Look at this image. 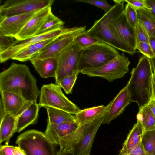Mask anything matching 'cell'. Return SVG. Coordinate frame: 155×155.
I'll list each match as a JSON object with an SVG mask.
<instances>
[{"instance_id":"1","label":"cell","mask_w":155,"mask_h":155,"mask_svg":"<svg viewBox=\"0 0 155 155\" xmlns=\"http://www.w3.org/2000/svg\"><path fill=\"white\" fill-rule=\"evenodd\" d=\"M0 90L12 93L35 103L40 93L36 80L28 67L15 63L0 73Z\"/></svg>"},{"instance_id":"2","label":"cell","mask_w":155,"mask_h":155,"mask_svg":"<svg viewBox=\"0 0 155 155\" xmlns=\"http://www.w3.org/2000/svg\"><path fill=\"white\" fill-rule=\"evenodd\" d=\"M150 59L143 55L131 72L127 84L131 102H136L139 108L148 104L153 98L152 76L153 74Z\"/></svg>"},{"instance_id":"3","label":"cell","mask_w":155,"mask_h":155,"mask_svg":"<svg viewBox=\"0 0 155 155\" xmlns=\"http://www.w3.org/2000/svg\"><path fill=\"white\" fill-rule=\"evenodd\" d=\"M115 4L108 12L105 13L99 19L96 20L89 30L87 34L90 36L98 39L117 49L130 54L127 48L120 41L112 30L110 22L114 18L124 12L125 0H113Z\"/></svg>"},{"instance_id":"4","label":"cell","mask_w":155,"mask_h":155,"mask_svg":"<svg viewBox=\"0 0 155 155\" xmlns=\"http://www.w3.org/2000/svg\"><path fill=\"white\" fill-rule=\"evenodd\" d=\"M109 109L100 116L80 125L63 149L71 150L74 155H90L96 133Z\"/></svg>"},{"instance_id":"5","label":"cell","mask_w":155,"mask_h":155,"mask_svg":"<svg viewBox=\"0 0 155 155\" xmlns=\"http://www.w3.org/2000/svg\"><path fill=\"white\" fill-rule=\"evenodd\" d=\"M16 143L25 155H57V145L45 133L35 130L19 135Z\"/></svg>"},{"instance_id":"6","label":"cell","mask_w":155,"mask_h":155,"mask_svg":"<svg viewBox=\"0 0 155 155\" xmlns=\"http://www.w3.org/2000/svg\"><path fill=\"white\" fill-rule=\"evenodd\" d=\"M120 54L114 47L99 42L81 49L79 53L78 70L99 68Z\"/></svg>"},{"instance_id":"7","label":"cell","mask_w":155,"mask_h":155,"mask_svg":"<svg viewBox=\"0 0 155 155\" xmlns=\"http://www.w3.org/2000/svg\"><path fill=\"white\" fill-rule=\"evenodd\" d=\"M38 104L40 107H52L75 115L80 110L64 95L59 85L52 83L41 87Z\"/></svg>"},{"instance_id":"8","label":"cell","mask_w":155,"mask_h":155,"mask_svg":"<svg viewBox=\"0 0 155 155\" xmlns=\"http://www.w3.org/2000/svg\"><path fill=\"white\" fill-rule=\"evenodd\" d=\"M86 26L63 28L61 34L30 59H44L56 58L79 35L86 31Z\"/></svg>"},{"instance_id":"9","label":"cell","mask_w":155,"mask_h":155,"mask_svg":"<svg viewBox=\"0 0 155 155\" xmlns=\"http://www.w3.org/2000/svg\"><path fill=\"white\" fill-rule=\"evenodd\" d=\"M130 64L128 58L123 52L99 68L84 69L80 73L89 77H101L112 82L124 76L129 71Z\"/></svg>"},{"instance_id":"10","label":"cell","mask_w":155,"mask_h":155,"mask_svg":"<svg viewBox=\"0 0 155 155\" xmlns=\"http://www.w3.org/2000/svg\"><path fill=\"white\" fill-rule=\"evenodd\" d=\"M54 0H7L0 6V18L38 11L51 6Z\"/></svg>"},{"instance_id":"11","label":"cell","mask_w":155,"mask_h":155,"mask_svg":"<svg viewBox=\"0 0 155 155\" xmlns=\"http://www.w3.org/2000/svg\"><path fill=\"white\" fill-rule=\"evenodd\" d=\"M81 49L73 41L56 57L58 63L55 77L56 84L58 85L65 77L78 70L79 53Z\"/></svg>"},{"instance_id":"12","label":"cell","mask_w":155,"mask_h":155,"mask_svg":"<svg viewBox=\"0 0 155 155\" xmlns=\"http://www.w3.org/2000/svg\"><path fill=\"white\" fill-rule=\"evenodd\" d=\"M112 30L122 43L133 55L136 51L137 41L135 28L127 22L124 12L113 19L110 22Z\"/></svg>"},{"instance_id":"13","label":"cell","mask_w":155,"mask_h":155,"mask_svg":"<svg viewBox=\"0 0 155 155\" xmlns=\"http://www.w3.org/2000/svg\"><path fill=\"white\" fill-rule=\"evenodd\" d=\"M80 125L76 121L59 124H47L45 134L55 144L63 149Z\"/></svg>"},{"instance_id":"14","label":"cell","mask_w":155,"mask_h":155,"mask_svg":"<svg viewBox=\"0 0 155 155\" xmlns=\"http://www.w3.org/2000/svg\"><path fill=\"white\" fill-rule=\"evenodd\" d=\"M63 29L56 30L44 34L35 36L25 40L16 39L8 49L0 53L1 63L4 62L11 59L20 51L28 46L43 40L56 37L61 34Z\"/></svg>"},{"instance_id":"15","label":"cell","mask_w":155,"mask_h":155,"mask_svg":"<svg viewBox=\"0 0 155 155\" xmlns=\"http://www.w3.org/2000/svg\"><path fill=\"white\" fill-rule=\"evenodd\" d=\"M131 102V96L127 83L111 101V104L102 124H109L122 114Z\"/></svg>"},{"instance_id":"16","label":"cell","mask_w":155,"mask_h":155,"mask_svg":"<svg viewBox=\"0 0 155 155\" xmlns=\"http://www.w3.org/2000/svg\"><path fill=\"white\" fill-rule=\"evenodd\" d=\"M36 12L0 18V33L15 37Z\"/></svg>"},{"instance_id":"17","label":"cell","mask_w":155,"mask_h":155,"mask_svg":"<svg viewBox=\"0 0 155 155\" xmlns=\"http://www.w3.org/2000/svg\"><path fill=\"white\" fill-rule=\"evenodd\" d=\"M0 102L2 104L5 114H9L17 117L32 103L9 91H0Z\"/></svg>"},{"instance_id":"18","label":"cell","mask_w":155,"mask_h":155,"mask_svg":"<svg viewBox=\"0 0 155 155\" xmlns=\"http://www.w3.org/2000/svg\"><path fill=\"white\" fill-rule=\"evenodd\" d=\"M51 12V6L46 7L36 12L15 37L16 39L23 40L35 36Z\"/></svg>"},{"instance_id":"19","label":"cell","mask_w":155,"mask_h":155,"mask_svg":"<svg viewBox=\"0 0 155 155\" xmlns=\"http://www.w3.org/2000/svg\"><path fill=\"white\" fill-rule=\"evenodd\" d=\"M144 132L142 123L137 120L123 144L118 155H127L140 143Z\"/></svg>"},{"instance_id":"20","label":"cell","mask_w":155,"mask_h":155,"mask_svg":"<svg viewBox=\"0 0 155 155\" xmlns=\"http://www.w3.org/2000/svg\"><path fill=\"white\" fill-rule=\"evenodd\" d=\"M39 107L37 103H32L21 114L17 117L16 132H20L27 127L36 123Z\"/></svg>"},{"instance_id":"21","label":"cell","mask_w":155,"mask_h":155,"mask_svg":"<svg viewBox=\"0 0 155 155\" xmlns=\"http://www.w3.org/2000/svg\"><path fill=\"white\" fill-rule=\"evenodd\" d=\"M36 71L41 77L47 78L55 77L57 69L56 58L30 60Z\"/></svg>"},{"instance_id":"22","label":"cell","mask_w":155,"mask_h":155,"mask_svg":"<svg viewBox=\"0 0 155 155\" xmlns=\"http://www.w3.org/2000/svg\"><path fill=\"white\" fill-rule=\"evenodd\" d=\"M111 101L106 106L101 105L79 110L75 116V121L79 125L92 120L104 113L109 108Z\"/></svg>"},{"instance_id":"23","label":"cell","mask_w":155,"mask_h":155,"mask_svg":"<svg viewBox=\"0 0 155 155\" xmlns=\"http://www.w3.org/2000/svg\"><path fill=\"white\" fill-rule=\"evenodd\" d=\"M17 117L6 114L0 120V143L5 141L7 144L11 137L16 132Z\"/></svg>"},{"instance_id":"24","label":"cell","mask_w":155,"mask_h":155,"mask_svg":"<svg viewBox=\"0 0 155 155\" xmlns=\"http://www.w3.org/2000/svg\"><path fill=\"white\" fill-rule=\"evenodd\" d=\"M48 114L47 124H59L75 121V116L64 110L50 107H45Z\"/></svg>"},{"instance_id":"25","label":"cell","mask_w":155,"mask_h":155,"mask_svg":"<svg viewBox=\"0 0 155 155\" xmlns=\"http://www.w3.org/2000/svg\"><path fill=\"white\" fill-rule=\"evenodd\" d=\"M138 21L143 26L150 37H155V17L149 9L137 10Z\"/></svg>"},{"instance_id":"26","label":"cell","mask_w":155,"mask_h":155,"mask_svg":"<svg viewBox=\"0 0 155 155\" xmlns=\"http://www.w3.org/2000/svg\"><path fill=\"white\" fill-rule=\"evenodd\" d=\"M64 22L51 12L35 36L47 33L64 28Z\"/></svg>"},{"instance_id":"27","label":"cell","mask_w":155,"mask_h":155,"mask_svg":"<svg viewBox=\"0 0 155 155\" xmlns=\"http://www.w3.org/2000/svg\"><path fill=\"white\" fill-rule=\"evenodd\" d=\"M139 111L143 116V120L142 123L144 132L155 128V117L148 104L140 107Z\"/></svg>"},{"instance_id":"28","label":"cell","mask_w":155,"mask_h":155,"mask_svg":"<svg viewBox=\"0 0 155 155\" xmlns=\"http://www.w3.org/2000/svg\"><path fill=\"white\" fill-rule=\"evenodd\" d=\"M141 143L149 155H155V128L144 132Z\"/></svg>"},{"instance_id":"29","label":"cell","mask_w":155,"mask_h":155,"mask_svg":"<svg viewBox=\"0 0 155 155\" xmlns=\"http://www.w3.org/2000/svg\"><path fill=\"white\" fill-rule=\"evenodd\" d=\"M39 52L35 45L28 46L21 49L13 56L12 59L25 62L30 59L34 55Z\"/></svg>"},{"instance_id":"30","label":"cell","mask_w":155,"mask_h":155,"mask_svg":"<svg viewBox=\"0 0 155 155\" xmlns=\"http://www.w3.org/2000/svg\"><path fill=\"white\" fill-rule=\"evenodd\" d=\"M79 73L80 71L78 70L74 71L64 78L58 84L67 94L72 93L73 88Z\"/></svg>"},{"instance_id":"31","label":"cell","mask_w":155,"mask_h":155,"mask_svg":"<svg viewBox=\"0 0 155 155\" xmlns=\"http://www.w3.org/2000/svg\"><path fill=\"white\" fill-rule=\"evenodd\" d=\"M99 42L100 40L90 36L86 31L78 35L74 41V43L81 49Z\"/></svg>"},{"instance_id":"32","label":"cell","mask_w":155,"mask_h":155,"mask_svg":"<svg viewBox=\"0 0 155 155\" xmlns=\"http://www.w3.org/2000/svg\"><path fill=\"white\" fill-rule=\"evenodd\" d=\"M124 13L128 23L135 28L138 21L137 10L127 3L124 9Z\"/></svg>"},{"instance_id":"33","label":"cell","mask_w":155,"mask_h":155,"mask_svg":"<svg viewBox=\"0 0 155 155\" xmlns=\"http://www.w3.org/2000/svg\"><path fill=\"white\" fill-rule=\"evenodd\" d=\"M137 42H145L149 43L150 36L142 25L139 21L135 27Z\"/></svg>"},{"instance_id":"34","label":"cell","mask_w":155,"mask_h":155,"mask_svg":"<svg viewBox=\"0 0 155 155\" xmlns=\"http://www.w3.org/2000/svg\"><path fill=\"white\" fill-rule=\"evenodd\" d=\"M136 49L139 50L143 55L150 59L155 57L152 49L149 43L137 42L136 43Z\"/></svg>"},{"instance_id":"35","label":"cell","mask_w":155,"mask_h":155,"mask_svg":"<svg viewBox=\"0 0 155 155\" xmlns=\"http://www.w3.org/2000/svg\"><path fill=\"white\" fill-rule=\"evenodd\" d=\"M76 2H82L93 5L103 9L105 13L109 12L113 7V6L108 4L105 0H77Z\"/></svg>"},{"instance_id":"36","label":"cell","mask_w":155,"mask_h":155,"mask_svg":"<svg viewBox=\"0 0 155 155\" xmlns=\"http://www.w3.org/2000/svg\"><path fill=\"white\" fill-rule=\"evenodd\" d=\"M16 40L15 37L6 36L0 33V53L8 49Z\"/></svg>"},{"instance_id":"37","label":"cell","mask_w":155,"mask_h":155,"mask_svg":"<svg viewBox=\"0 0 155 155\" xmlns=\"http://www.w3.org/2000/svg\"><path fill=\"white\" fill-rule=\"evenodd\" d=\"M125 1L137 10L142 8H146L150 10L145 0H125Z\"/></svg>"},{"instance_id":"38","label":"cell","mask_w":155,"mask_h":155,"mask_svg":"<svg viewBox=\"0 0 155 155\" xmlns=\"http://www.w3.org/2000/svg\"><path fill=\"white\" fill-rule=\"evenodd\" d=\"M15 147L8 145H1L0 155H14Z\"/></svg>"},{"instance_id":"39","label":"cell","mask_w":155,"mask_h":155,"mask_svg":"<svg viewBox=\"0 0 155 155\" xmlns=\"http://www.w3.org/2000/svg\"><path fill=\"white\" fill-rule=\"evenodd\" d=\"M127 155H149L144 149L141 142Z\"/></svg>"},{"instance_id":"40","label":"cell","mask_w":155,"mask_h":155,"mask_svg":"<svg viewBox=\"0 0 155 155\" xmlns=\"http://www.w3.org/2000/svg\"><path fill=\"white\" fill-rule=\"evenodd\" d=\"M145 1L151 13L155 17V0H145Z\"/></svg>"},{"instance_id":"41","label":"cell","mask_w":155,"mask_h":155,"mask_svg":"<svg viewBox=\"0 0 155 155\" xmlns=\"http://www.w3.org/2000/svg\"><path fill=\"white\" fill-rule=\"evenodd\" d=\"M57 155H74V154L71 150L63 149L59 150Z\"/></svg>"},{"instance_id":"42","label":"cell","mask_w":155,"mask_h":155,"mask_svg":"<svg viewBox=\"0 0 155 155\" xmlns=\"http://www.w3.org/2000/svg\"><path fill=\"white\" fill-rule=\"evenodd\" d=\"M148 104L152 112L155 117V99L153 97Z\"/></svg>"},{"instance_id":"43","label":"cell","mask_w":155,"mask_h":155,"mask_svg":"<svg viewBox=\"0 0 155 155\" xmlns=\"http://www.w3.org/2000/svg\"><path fill=\"white\" fill-rule=\"evenodd\" d=\"M149 44L152 49L154 55V58H155V37L153 36L150 37Z\"/></svg>"},{"instance_id":"44","label":"cell","mask_w":155,"mask_h":155,"mask_svg":"<svg viewBox=\"0 0 155 155\" xmlns=\"http://www.w3.org/2000/svg\"><path fill=\"white\" fill-rule=\"evenodd\" d=\"M14 155H25L19 147H15Z\"/></svg>"},{"instance_id":"45","label":"cell","mask_w":155,"mask_h":155,"mask_svg":"<svg viewBox=\"0 0 155 155\" xmlns=\"http://www.w3.org/2000/svg\"><path fill=\"white\" fill-rule=\"evenodd\" d=\"M152 65L153 73L155 74V58L150 59Z\"/></svg>"},{"instance_id":"46","label":"cell","mask_w":155,"mask_h":155,"mask_svg":"<svg viewBox=\"0 0 155 155\" xmlns=\"http://www.w3.org/2000/svg\"><path fill=\"white\" fill-rule=\"evenodd\" d=\"M152 94L153 97L155 99V84L152 81Z\"/></svg>"},{"instance_id":"47","label":"cell","mask_w":155,"mask_h":155,"mask_svg":"<svg viewBox=\"0 0 155 155\" xmlns=\"http://www.w3.org/2000/svg\"><path fill=\"white\" fill-rule=\"evenodd\" d=\"M152 81L155 84V74H154L153 73L152 76Z\"/></svg>"}]
</instances>
